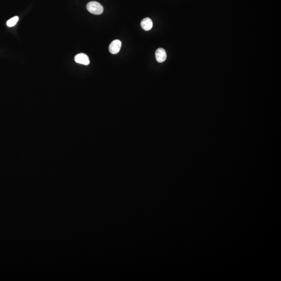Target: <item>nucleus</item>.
Segmentation results:
<instances>
[{
    "label": "nucleus",
    "mask_w": 281,
    "mask_h": 281,
    "mask_svg": "<svg viewBox=\"0 0 281 281\" xmlns=\"http://www.w3.org/2000/svg\"><path fill=\"white\" fill-rule=\"evenodd\" d=\"M155 56L156 59L158 62L162 63L166 60V52L162 48H159L156 51Z\"/></svg>",
    "instance_id": "20e7f679"
},
{
    "label": "nucleus",
    "mask_w": 281,
    "mask_h": 281,
    "mask_svg": "<svg viewBox=\"0 0 281 281\" xmlns=\"http://www.w3.org/2000/svg\"><path fill=\"white\" fill-rule=\"evenodd\" d=\"M121 47V42L119 40H115L110 43L109 50L113 54H116L119 52Z\"/></svg>",
    "instance_id": "f03ea898"
},
{
    "label": "nucleus",
    "mask_w": 281,
    "mask_h": 281,
    "mask_svg": "<svg viewBox=\"0 0 281 281\" xmlns=\"http://www.w3.org/2000/svg\"><path fill=\"white\" fill-rule=\"evenodd\" d=\"M86 8L90 13L93 14L100 15L104 11V8L102 5L99 2L92 1L86 5Z\"/></svg>",
    "instance_id": "f257e3e1"
},
{
    "label": "nucleus",
    "mask_w": 281,
    "mask_h": 281,
    "mask_svg": "<svg viewBox=\"0 0 281 281\" xmlns=\"http://www.w3.org/2000/svg\"><path fill=\"white\" fill-rule=\"evenodd\" d=\"M141 24L142 28L145 31H149L152 28L153 22L149 18H145L143 19Z\"/></svg>",
    "instance_id": "39448f33"
},
{
    "label": "nucleus",
    "mask_w": 281,
    "mask_h": 281,
    "mask_svg": "<svg viewBox=\"0 0 281 281\" xmlns=\"http://www.w3.org/2000/svg\"><path fill=\"white\" fill-rule=\"evenodd\" d=\"M19 20V17L18 16H15L14 17L12 18L9 19L7 22V25L8 27H12L16 25L17 22Z\"/></svg>",
    "instance_id": "423d86ee"
},
{
    "label": "nucleus",
    "mask_w": 281,
    "mask_h": 281,
    "mask_svg": "<svg viewBox=\"0 0 281 281\" xmlns=\"http://www.w3.org/2000/svg\"><path fill=\"white\" fill-rule=\"evenodd\" d=\"M75 61L76 63L85 65H88L90 64L89 58L85 54L80 53L77 54L75 57Z\"/></svg>",
    "instance_id": "7ed1b4c3"
}]
</instances>
